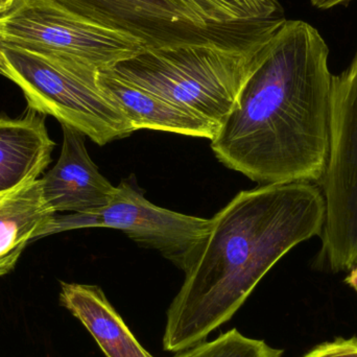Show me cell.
<instances>
[{"instance_id":"6da1fadb","label":"cell","mask_w":357,"mask_h":357,"mask_svg":"<svg viewBox=\"0 0 357 357\" xmlns=\"http://www.w3.org/2000/svg\"><path fill=\"white\" fill-rule=\"evenodd\" d=\"M328 56L314 26L285 21L211 140L216 158L258 185L321 182L329 155Z\"/></svg>"},{"instance_id":"7a4b0ae2","label":"cell","mask_w":357,"mask_h":357,"mask_svg":"<svg viewBox=\"0 0 357 357\" xmlns=\"http://www.w3.org/2000/svg\"><path fill=\"white\" fill-rule=\"evenodd\" d=\"M324 195L312 183L258 185L211 218L209 233L167 310L165 351L205 342L232 319L291 250L322 235Z\"/></svg>"},{"instance_id":"3957f363","label":"cell","mask_w":357,"mask_h":357,"mask_svg":"<svg viewBox=\"0 0 357 357\" xmlns=\"http://www.w3.org/2000/svg\"><path fill=\"white\" fill-rule=\"evenodd\" d=\"M268 42L249 50L207 44L144 50L109 70L220 130Z\"/></svg>"},{"instance_id":"277c9868","label":"cell","mask_w":357,"mask_h":357,"mask_svg":"<svg viewBox=\"0 0 357 357\" xmlns=\"http://www.w3.org/2000/svg\"><path fill=\"white\" fill-rule=\"evenodd\" d=\"M6 77L14 82L27 108L52 115L98 146L133 133L131 123L96 83L98 71L56 56L0 43Z\"/></svg>"},{"instance_id":"5b68a950","label":"cell","mask_w":357,"mask_h":357,"mask_svg":"<svg viewBox=\"0 0 357 357\" xmlns=\"http://www.w3.org/2000/svg\"><path fill=\"white\" fill-rule=\"evenodd\" d=\"M73 14L133 38L144 50L207 44L249 50L266 43L285 17L209 24L172 0H52Z\"/></svg>"},{"instance_id":"8992f818","label":"cell","mask_w":357,"mask_h":357,"mask_svg":"<svg viewBox=\"0 0 357 357\" xmlns=\"http://www.w3.org/2000/svg\"><path fill=\"white\" fill-rule=\"evenodd\" d=\"M325 222L321 255L333 272L357 264V52L333 75L329 98V155L321 180Z\"/></svg>"},{"instance_id":"52a82bcc","label":"cell","mask_w":357,"mask_h":357,"mask_svg":"<svg viewBox=\"0 0 357 357\" xmlns=\"http://www.w3.org/2000/svg\"><path fill=\"white\" fill-rule=\"evenodd\" d=\"M0 43L98 73L144 50L137 40L89 22L52 0H15L0 16Z\"/></svg>"},{"instance_id":"ba28073f","label":"cell","mask_w":357,"mask_h":357,"mask_svg":"<svg viewBox=\"0 0 357 357\" xmlns=\"http://www.w3.org/2000/svg\"><path fill=\"white\" fill-rule=\"evenodd\" d=\"M211 220L158 207L131 181L123 180L108 205L83 213H56L38 239L77 229L123 231L142 247L152 248L186 273L210 230Z\"/></svg>"},{"instance_id":"9c48e42d","label":"cell","mask_w":357,"mask_h":357,"mask_svg":"<svg viewBox=\"0 0 357 357\" xmlns=\"http://www.w3.org/2000/svg\"><path fill=\"white\" fill-rule=\"evenodd\" d=\"M63 144L56 165L41 180L42 193L54 212L83 213L105 207L116 191L90 158L83 133L62 125Z\"/></svg>"},{"instance_id":"30bf717a","label":"cell","mask_w":357,"mask_h":357,"mask_svg":"<svg viewBox=\"0 0 357 357\" xmlns=\"http://www.w3.org/2000/svg\"><path fill=\"white\" fill-rule=\"evenodd\" d=\"M96 83L116 104L134 132L154 130L210 140L218 132L215 126L157 94L123 81L110 70L100 71Z\"/></svg>"},{"instance_id":"8fae6325","label":"cell","mask_w":357,"mask_h":357,"mask_svg":"<svg viewBox=\"0 0 357 357\" xmlns=\"http://www.w3.org/2000/svg\"><path fill=\"white\" fill-rule=\"evenodd\" d=\"M45 119L29 108L17 119L0 115V193L38 180L52 162Z\"/></svg>"},{"instance_id":"7c38bea8","label":"cell","mask_w":357,"mask_h":357,"mask_svg":"<svg viewBox=\"0 0 357 357\" xmlns=\"http://www.w3.org/2000/svg\"><path fill=\"white\" fill-rule=\"evenodd\" d=\"M60 302L81 321L107 357H155L140 345L98 285L62 282Z\"/></svg>"},{"instance_id":"4fadbf2b","label":"cell","mask_w":357,"mask_h":357,"mask_svg":"<svg viewBox=\"0 0 357 357\" xmlns=\"http://www.w3.org/2000/svg\"><path fill=\"white\" fill-rule=\"evenodd\" d=\"M56 214L44 201L40 178L0 193V277L14 270Z\"/></svg>"},{"instance_id":"5bb4252c","label":"cell","mask_w":357,"mask_h":357,"mask_svg":"<svg viewBox=\"0 0 357 357\" xmlns=\"http://www.w3.org/2000/svg\"><path fill=\"white\" fill-rule=\"evenodd\" d=\"M209 24L255 22L284 16L278 0H172Z\"/></svg>"},{"instance_id":"9a60e30c","label":"cell","mask_w":357,"mask_h":357,"mask_svg":"<svg viewBox=\"0 0 357 357\" xmlns=\"http://www.w3.org/2000/svg\"><path fill=\"white\" fill-rule=\"evenodd\" d=\"M283 350L271 347L261 340L241 335L236 328L222 333L212 342H202L174 357H281Z\"/></svg>"},{"instance_id":"2e32d148","label":"cell","mask_w":357,"mask_h":357,"mask_svg":"<svg viewBox=\"0 0 357 357\" xmlns=\"http://www.w3.org/2000/svg\"><path fill=\"white\" fill-rule=\"evenodd\" d=\"M320 357H357V339H337L322 344Z\"/></svg>"},{"instance_id":"e0dca14e","label":"cell","mask_w":357,"mask_h":357,"mask_svg":"<svg viewBox=\"0 0 357 357\" xmlns=\"http://www.w3.org/2000/svg\"><path fill=\"white\" fill-rule=\"evenodd\" d=\"M351 0H312V6L320 10H328L339 4L347 3Z\"/></svg>"},{"instance_id":"ac0fdd59","label":"cell","mask_w":357,"mask_h":357,"mask_svg":"<svg viewBox=\"0 0 357 357\" xmlns=\"http://www.w3.org/2000/svg\"><path fill=\"white\" fill-rule=\"evenodd\" d=\"M345 282L351 287L357 294V264L349 271V274L345 278Z\"/></svg>"},{"instance_id":"d6986e66","label":"cell","mask_w":357,"mask_h":357,"mask_svg":"<svg viewBox=\"0 0 357 357\" xmlns=\"http://www.w3.org/2000/svg\"><path fill=\"white\" fill-rule=\"evenodd\" d=\"M13 6L10 0H0V16L3 15L6 10H10V6Z\"/></svg>"},{"instance_id":"ffe728a7","label":"cell","mask_w":357,"mask_h":357,"mask_svg":"<svg viewBox=\"0 0 357 357\" xmlns=\"http://www.w3.org/2000/svg\"><path fill=\"white\" fill-rule=\"evenodd\" d=\"M321 354H322V345L314 348V349H312L310 354H306V356H304L303 357H320Z\"/></svg>"},{"instance_id":"44dd1931","label":"cell","mask_w":357,"mask_h":357,"mask_svg":"<svg viewBox=\"0 0 357 357\" xmlns=\"http://www.w3.org/2000/svg\"><path fill=\"white\" fill-rule=\"evenodd\" d=\"M6 65L4 61L3 54H2L1 50H0V75L6 77Z\"/></svg>"},{"instance_id":"7402d4cb","label":"cell","mask_w":357,"mask_h":357,"mask_svg":"<svg viewBox=\"0 0 357 357\" xmlns=\"http://www.w3.org/2000/svg\"><path fill=\"white\" fill-rule=\"evenodd\" d=\"M10 1L12 2V3H14L15 0H10Z\"/></svg>"}]
</instances>
